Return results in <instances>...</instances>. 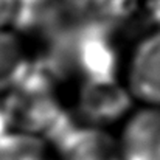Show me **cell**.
Masks as SVG:
<instances>
[{
	"instance_id": "1",
	"label": "cell",
	"mask_w": 160,
	"mask_h": 160,
	"mask_svg": "<svg viewBox=\"0 0 160 160\" xmlns=\"http://www.w3.org/2000/svg\"><path fill=\"white\" fill-rule=\"evenodd\" d=\"M9 131L44 137L58 129L62 120V109L53 90V84L30 70L28 76L2 103Z\"/></svg>"
},
{
	"instance_id": "2",
	"label": "cell",
	"mask_w": 160,
	"mask_h": 160,
	"mask_svg": "<svg viewBox=\"0 0 160 160\" xmlns=\"http://www.w3.org/2000/svg\"><path fill=\"white\" fill-rule=\"evenodd\" d=\"M128 84L132 98L160 107V30L142 41L132 54Z\"/></svg>"
},
{
	"instance_id": "3",
	"label": "cell",
	"mask_w": 160,
	"mask_h": 160,
	"mask_svg": "<svg viewBox=\"0 0 160 160\" xmlns=\"http://www.w3.org/2000/svg\"><path fill=\"white\" fill-rule=\"evenodd\" d=\"M131 101L132 95L117 79L84 81L79 92V110L95 126L121 118Z\"/></svg>"
},
{
	"instance_id": "4",
	"label": "cell",
	"mask_w": 160,
	"mask_h": 160,
	"mask_svg": "<svg viewBox=\"0 0 160 160\" xmlns=\"http://www.w3.org/2000/svg\"><path fill=\"white\" fill-rule=\"evenodd\" d=\"M121 160H160V107L135 112L118 140Z\"/></svg>"
},
{
	"instance_id": "5",
	"label": "cell",
	"mask_w": 160,
	"mask_h": 160,
	"mask_svg": "<svg viewBox=\"0 0 160 160\" xmlns=\"http://www.w3.org/2000/svg\"><path fill=\"white\" fill-rule=\"evenodd\" d=\"M73 54L76 68L84 75V81L115 79L117 56L113 47L101 33V27L89 25L75 39Z\"/></svg>"
},
{
	"instance_id": "6",
	"label": "cell",
	"mask_w": 160,
	"mask_h": 160,
	"mask_svg": "<svg viewBox=\"0 0 160 160\" xmlns=\"http://www.w3.org/2000/svg\"><path fill=\"white\" fill-rule=\"evenodd\" d=\"M59 160H121L118 140L98 126L68 129L58 142Z\"/></svg>"
},
{
	"instance_id": "7",
	"label": "cell",
	"mask_w": 160,
	"mask_h": 160,
	"mask_svg": "<svg viewBox=\"0 0 160 160\" xmlns=\"http://www.w3.org/2000/svg\"><path fill=\"white\" fill-rule=\"evenodd\" d=\"M30 70L31 62L20 38L9 30H0V93L17 87Z\"/></svg>"
},
{
	"instance_id": "8",
	"label": "cell",
	"mask_w": 160,
	"mask_h": 160,
	"mask_svg": "<svg viewBox=\"0 0 160 160\" xmlns=\"http://www.w3.org/2000/svg\"><path fill=\"white\" fill-rule=\"evenodd\" d=\"M0 160H56L44 137L9 131L0 137Z\"/></svg>"
},
{
	"instance_id": "9",
	"label": "cell",
	"mask_w": 160,
	"mask_h": 160,
	"mask_svg": "<svg viewBox=\"0 0 160 160\" xmlns=\"http://www.w3.org/2000/svg\"><path fill=\"white\" fill-rule=\"evenodd\" d=\"M72 6L89 16L90 23L101 27L126 17L132 9V0H70Z\"/></svg>"
},
{
	"instance_id": "10",
	"label": "cell",
	"mask_w": 160,
	"mask_h": 160,
	"mask_svg": "<svg viewBox=\"0 0 160 160\" xmlns=\"http://www.w3.org/2000/svg\"><path fill=\"white\" fill-rule=\"evenodd\" d=\"M17 6V0H0V30H6V27L14 22Z\"/></svg>"
},
{
	"instance_id": "11",
	"label": "cell",
	"mask_w": 160,
	"mask_h": 160,
	"mask_svg": "<svg viewBox=\"0 0 160 160\" xmlns=\"http://www.w3.org/2000/svg\"><path fill=\"white\" fill-rule=\"evenodd\" d=\"M6 132H9V126H8V120H6L3 106H2V103H0V137L5 135Z\"/></svg>"
},
{
	"instance_id": "12",
	"label": "cell",
	"mask_w": 160,
	"mask_h": 160,
	"mask_svg": "<svg viewBox=\"0 0 160 160\" xmlns=\"http://www.w3.org/2000/svg\"><path fill=\"white\" fill-rule=\"evenodd\" d=\"M47 0H17L19 6H41Z\"/></svg>"
}]
</instances>
